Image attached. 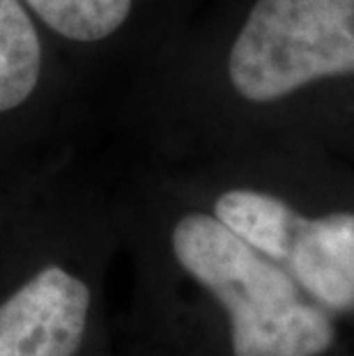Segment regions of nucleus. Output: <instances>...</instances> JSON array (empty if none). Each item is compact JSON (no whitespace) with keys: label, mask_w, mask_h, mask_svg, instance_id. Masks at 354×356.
<instances>
[{"label":"nucleus","mask_w":354,"mask_h":356,"mask_svg":"<svg viewBox=\"0 0 354 356\" xmlns=\"http://www.w3.org/2000/svg\"><path fill=\"white\" fill-rule=\"evenodd\" d=\"M150 106L175 163L269 145L354 159V0H214L159 53Z\"/></svg>","instance_id":"nucleus-1"},{"label":"nucleus","mask_w":354,"mask_h":356,"mask_svg":"<svg viewBox=\"0 0 354 356\" xmlns=\"http://www.w3.org/2000/svg\"><path fill=\"white\" fill-rule=\"evenodd\" d=\"M120 234L140 262L136 299H193L218 327L221 356H320L336 338L283 264L253 248L202 204L177 172L118 204Z\"/></svg>","instance_id":"nucleus-2"},{"label":"nucleus","mask_w":354,"mask_h":356,"mask_svg":"<svg viewBox=\"0 0 354 356\" xmlns=\"http://www.w3.org/2000/svg\"><path fill=\"white\" fill-rule=\"evenodd\" d=\"M118 241V204L33 186L0 198V356L108 352Z\"/></svg>","instance_id":"nucleus-3"},{"label":"nucleus","mask_w":354,"mask_h":356,"mask_svg":"<svg viewBox=\"0 0 354 356\" xmlns=\"http://www.w3.org/2000/svg\"><path fill=\"white\" fill-rule=\"evenodd\" d=\"M42 30L81 47L115 40L140 21L161 42V51L182 33L200 0H21Z\"/></svg>","instance_id":"nucleus-4"},{"label":"nucleus","mask_w":354,"mask_h":356,"mask_svg":"<svg viewBox=\"0 0 354 356\" xmlns=\"http://www.w3.org/2000/svg\"><path fill=\"white\" fill-rule=\"evenodd\" d=\"M42 76V26L21 0H0V118L28 106Z\"/></svg>","instance_id":"nucleus-5"},{"label":"nucleus","mask_w":354,"mask_h":356,"mask_svg":"<svg viewBox=\"0 0 354 356\" xmlns=\"http://www.w3.org/2000/svg\"><path fill=\"white\" fill-rule=\"evenodd\" d=\"M99 356H124V354H122V352H118L115 347H111L108 352H104V354H99Z\"/></svg>","instance_id":"nucleus-6"}]
</instances>
